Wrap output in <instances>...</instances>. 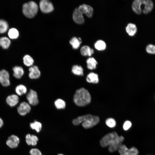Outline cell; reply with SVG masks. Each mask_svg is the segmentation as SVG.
<instances>
[{
    "label": "cell",
    "instance_id": "cell-15",
    "mask_svg": "<svg viewBox=\"0 0 155 155\" xmlns=\"http://www.w3.org/2000/svg\"><path fill=\"white\" fill-rule=\"evenodd\" d=\"M19 101L18 96L13 94L8 96L6 99L7 103L11 107H13L17 105Z\"/></svg>",
    "mask_w": 155,
    "mask_h": 155
},
{
    "label": "cell",
    "instance_id": "cell-19",
    "mask_svg": "<svg viewBox=\"0 0 155 155\" xmlns=\"http://www.w3.org/2000/svg\"><path fill=\"white\" fill-rule=\"evenodd\" d=\"M142 2V0H135L132 3V9L133 11L137 14H140L142 13L141 5Z\"/></svg>",
    "mask_w": 155,
    "mask_h": 155
},
{
    "label": "cell",
    "instance_id": "cell-34",
    "mask_svg": "<svg viewBox=\"0 0 155 155\" xmlns=\"http://www.w3.org/2000/svg\"><path fill=\"white\" fill-rule=\"evenodd\" d=\"M54 104L56 108L58 109H64L66 106L65 102L61 98L56 100L54 102Z\"/></svg>",
    "mask_w": 155,
    "mask_h": 155
},
{
    "label": "cell",
    "instance_id": "cell-36",
    "mask_svg": "<svg viewBox=\"0 0 155 155\" xmlns=\"http://www.w3.org/2000/svg\"><path fill=\"white\" fill-rule=\"evenodd\" d=\"M146 51L148 53L155 54V45L149 44L146 47Z\"/></svg>",
    "mask_w": 155,
    "mask_h": 155
},
{
    "label": "cell",
    "instance_id": "cell-29",
    "mask_svg": "<svg viewBox=\"0 0 155 155\" xmlns=\"http://www.w3.org/2000/svg\"><path fill=\"white\" fill-rule=\"evenodd\" d=\"M94 46L96 50L99 51H102L105 49L106 48V44L104 41L100 40L96 42L94 44Z\"/></svg>",
    "mask_w": 155,
    "mask_h": 155
},
{
    "label": "cell",
    "instance_id": "cell-38",
    "mask_svg": "<svg viewBox=\"0 0 155 155\" xmlns=\"http://www.w3.org/2000/svg\"><path fill=\"white\" fill-rule=\"evenodd\" d=\"M132 123L129 121H126L125 122L123 125V128L125 131L128 130L131 127Z\"/></svg>",
    "mask_w": 155,
    "mask_h": 155
},
{
    "label": "cell",
    "instance_id": "cell-37",
    "mask_svg": "<svg viewBox=\"0 0 155 155\" xmlns=\"http://www.w3.org/2000/svg\"><path fill=\"white\" fill-rule=\"evenodd\" d=\"M30 155H42L40 151L37 148H32L30 151Z\"/></svg>",
    "mask_w": 155,
    "mask_h": 155
},
{
    "label": "cell",
    "instance_id": "cell-26",
    "mask_svg": "<svg viewBox=\"0 0 155 155\" xmlns=\"http://www.w3.org/2000/svg\"><path fill=\"white\" fill-rule=\"evenodd\" d=\"M86 62L87 67L89 69L92 70L96 69L97 62L94 58L90 57L88 58Z\"/></svg>",
    "mask_w": 155,
    "mask_h": 155
},
{
    "label": "cell",
    "instance_id": "cell-12",
    "mask_svg": "<svg viewBox=\"0 0 155 155\" xmlns=\"http://www.w3.org/2000/svg\"><path fill=\"white\" fill-rule=\"evenodd\" d=\"M73 18L74 21L78 24H82L84 21L83 14L80 11L78 8H76L73 11Z\"/></svg>",
    "mask_w": 155,
    "mask_h": 155
},
{
    "label": "cell",
    "instance_id": "cell-10",
    "mask_svg": "<svg viewBox=\"0 0 155 155\" xmlns=\"http://www.w3.org/2000/svg\"><path fill=\"white\" fill-rule=\"evenodd\" d=\"M78 8L83 14H85L88 17L91 18L92 16L93 9L90 5L83 4L80 5Z\"/></svg>",
    "mask_w": 155,
    "mask_h": 155
},
{
    "label": "cell",
    "instance_id": "cell-20",
    "mask_svg": "<svg viewBox=\"0 0 155 155\" xmlns=\"http://www.w3.org/2000/svg\"><path fill=\"white\" fill-rule=\"evenodd\" d=\"M92 115L91 114L80 116L73 119L72 121L73 124L75 125H78L81 123H82L87 119L91 117Z\"/></svg>",
    "mask_w": 155,
    "mask_h": 155
},
{
    "label": "cell",
    "instance_id": "cell-16",
    "mask_svg": "<svg viewBox=\"0 0 155 155\" xmlns=\"http://www.w3.org/2000/svg\"><path fill=\"white\" fill-rule=\"evenodd\" d=\"M25 137L26 142L28 145L34 146L37 144L38 138L36 135L28 134Z\"/></svg>",
    "mask_w": 155,
    "mask_h": 155
},
{
    "label": "cell",
    "instance_id": "cell-24",
    "mask_svg": "<svg viewBox=\"0 0 155 155\" xmlns=\"http://www.w3.org/2000/svg\"><path fill=\"white\" fill-rule=\"evenodd\" d=\"M82 42V39L80 38H77L75 37H73L69 41V43L73 48L75 49L79 48Z\"/></svg>",
    "mask_w": 155,
    "mask_h": 155
},
{
    "label": "cell",
    "instance_id": "cell-14",
    "mask_svg": "<svg viewBox=\"0 0 155 155\" xmlns=\"http://www.w3.org/2000/svg\"><path fill=\"white\" fill-rule=\"evenodd\" d=\"M124 139L122 136H119V139L118 141L114 144L108 146V150L111 152H113L118 150L122 144V143Z\"/></svg>",
    "mask_w": 155,
    "mask_h": 155
},
{
    "label": "cell",
    "instance_id": "cell-28",
    "mask_svg": "<svg viewBox=\"0 0 155 155\" xmlns=\"http://www.w3.org/2000/svg\"><path fill=\"white\" fill-rule=\"evenodd\" d=\"M15 91L18 95L21 96L26 93L27 89L24 85L20 84L16 87Z\"/></svg>",
    "mask_w": 155,
    "mask_h": 155
},
{
    "label": "cell",
    "instance_id": "cell-40",
    "mask_svg": "<svg viewBox=\"0 0 155 155\" xmlns=\"http://www.w3.org/2000/svg\"><path fill=\"white\" fill-rule=\"evenodd\" d=\"M58 155H64L62 154H58Z\"/></svg>",
    "mask_w": 155,
    "mask_h": 155
},
{
    "label": "cell",
    "instance_id": "cell-32",
    "mask_svg": "<svg viewBox=\"0 0 155 155\" xmlns=\"http://www.w3.org/2000/svg\"><path fill=\"white\" fill-rule=\"evenodd\" d=\"M8 35L9 37L11 39H16L19 36V32L16 28H12L9 30Z\"/></svg>",
    "mask_w": 155,
    "mask_h": 155
},
{
    "label": "cell",
    "instance_id": "cell-39",
    "mask_svg": "<svg viewBox=\"0 0 155 155\" xmlns=\"http://www.w3.org/2000/svg\"><path fill=\"white\" fill-rule=\"evenodd\" d=\"M3 120L0 117V128L3 126Z\"/></svg>",
    "mask_w": 155,
    "mask_h": 155
},
{
    "label": "cell",
    "instance_id": "cell-25",
    "mask_svg": "<svg viewBox=\"0 0 155 155\" xmlns=\"http://www.w3.org/2000/svg\"><path fill=\"white\" fill-rule=\"evenodd\" d=\"M11 44L10 39L6 36L0 38V46L3 49H7L9 48Z\"/></svg>",
    "mask_w": 155,
    "mask_h": 155
},
{
    "label": "cell",
    "instance_id": "cell-8",
    "mask_svg": "<svg viewBox=\"0 0 155 155\" xmlns=\"http://www.w3.org/2000/svg\"><path fill=\"white\" fill-rule=\"evenodd\" d=\"M0 83L4 87L8 86L10 84L9 73L5 69L0 71Z\"/></svg>",
    "mask_w": 155,
    "mask_h": 155
},
{
    "label": "cell",
    "instance_id": "cell-4",
    "mask_svg": "<svg viewBox=\"0 0 155 155\" xmlns=\"http://www.w3.org/2000/svg\"><path fill=\"white\" fill-rule=\"evenodd\" d=\"M120 155H138L139 151L135 147L128 149L124 144H122L118 149Z\"/></svg>",
    "mask_w": 155,
    "mask_h": 155
},
{
    "label": "cell",
    "instance_id": "cell-30",
    "mask_svg": "<svg viewBox=\"0 0 155 155\" xmlns=\"http://www.w3.org/2000/svg\"><path fill=\"white\" fill-rule=\"evenodd\" d=\"M23 63L26 66L30 67L32 65L34 62L33 59L30 55H26L23 58Z\"/></svg>",
    "mask_w": 155,
    "mask_h": 155
},
{
    "label": "cell",
    "instance_id": "cell-5",
    "mask_svg": "<svg viewBox=\"0 0 155 155\" xmlns=\"http://www.w3.org/2000/svg\"><path fill=\"white\" fill-rule=\"evenodd\" d=\"M39 7L41 11L44 13H49L54 10L52 3L47 0H41L39 3Z\"/></svg>",
    "mask_w": 155,
    "mask_h": 155
},
{
    "label": "cell",
    "instance_id": "cell-7",
    "mask_svg": "<svg viewBox=\"0 0 155 155\" xmlns=\"http://www.w3.org/2000/svg\"><path fill=\"white\" fill-rule=\"evenodd\" d=\"M100 121L99 117L96 116H92L82 124V126L85 129H88L91 128L95 126Z\"/></svg>",
    "mask_w": 155,
    "mask_h": 155
},
{
    "label": "cell",
    "instance_id": "cell-13",
    "mask_svg": "<svg viewBox=\"0 0 155 155\" xmlns=\"http://www.w3.org/2000/svg\"><path fill=\"white\" fill-rule=\"evenodd\" d=\"M29 77L31 79H37L40 76V72L38 67L36 65L30 67L29 68Z\"/></svg>",
    "mask_w": 155,
    "mask_h": 155
},
{
    "label": "cell",
    "instance_id": "cell-33",
    "mask_svg": "<svg viewBox=\"0 0 155 155\" xmlns=\"http://www.w3.org/2000/svg\"><path fill=\"white\" fill-rule=\"evenodd\" d=\"M30 128L35 130L37 133L40 132L41 130L42 125L39 122L34 121L33 122L30 123Z\"/></svg>",
    "mask_w": 155,
    "mask_h": 155
},
{
    "label": "cell",
    "instance_id": "cell-18",
    "mask_svg": "<svg viewBox=\"0 0 155 155\" xmlns=\"http://www.w3.org/2000/svg\"><path fill=\"white\" fill-rule=\"evenodd\" d=\"M144 7L142 12L145 14H147L151 12L153 9L154 4L150 0H144Z\"/></svg>",
    "mask_w": 155,
    "mask_h": 155
},
{
    "label": "cell",
    "instance_id": "cell-35",
    "mask_svg": "<svg viewBox=\"0 0 155 155\" xmlns=\"http://www.w3.org/2000/svg\"><path fill=\"white\" fill-rule=\"evenodd\" d=\"M105 123L108 127L111 128L115 127L116 124L115 120L112 118L107 119L106 120Z\"/></svg>",
    "mask_w": 155,
    "mask_h": 155
},
{
    "label": "cell",
    "instance_id": "cell-6",
    "mask_svg": "<svg viewBox=\"0 0 155 155\" xmlns=\"http://www.w3.org/2000/svg\"><path fill=\"white\" fill-rule=\"evenodd\" d=\"M28 103L30 105L35 106L39 103L38 96L36 92L34 90L30 89L26 96Z\"/></svg>",
    "mask_w": 155,
    "mask_h": 155
},
{
    "label": "cell",
    "instance_id": "cell-3",
    "mask_svg": "<svg viewBox=\"0 0 155 155\" xmlns=\"http://www.w3.org/2000/svg\"><path fill=\"white\" fill-rule=\"evenodd\" d=\"M119 136L115 132L109 133L103 137L100 141V144L102 147L108 146L117 142Z\"/></svg>",
    "mask_w": 155,
    "mask_h": 155
},
{
    "label": "cell",
    "instance_id": "cell-31",
    "mask_svg": "<svg viewBox=\"0 0 155 155\" xmlns=\"http://www.w3.org/2000/svg\"><path fill=\"white\" fill-rule=\"evenodd\" d=\"M9 25L7 22L3 19H0V34L5 32L8 29Z\"/></svg>",
    "mask_w": 155,
    "mask_h": 155
},
{
    "label": "cell",
    "instance_id": "cell-2",
    "mask_svg": "<svg viewBox=\"0 0 155 155\" xmlns=\"http://www.w3.org/2000/svg\"><path fill=\"white\" fill-rule=\"evenodd\" d=\"M38 6L35 2L31 1L24 3L22 7V12L25 16L32 18L36 14Z\"/></svg>",
    "mask_w": 155,
    "mask_h": 155
},
{
    "label": "cell",
    "instance_id": "cell-1",
    "mask_svg": "<svg viewBox=\"0 0 155 155\" xmlns=\"http://www.w3.org/2000/svg\"><path fill=\"white\" fill-rule=\"evenodd\" d=\"M73 100L78 106H84L90 102L91 97L88 90L82 88L76 90L73 96Z\"/></svg>",
    "mask_w": 155,
    "mask_h": 155
},
{
    "label": "cell",
    "instance_id": "cell-27",
    "mask_svg": "<svg viewBox=\"0 0 155 155\" xmlns=\"http://www.w3.org/2000/svg\"><path fill=\"white\" fill-rule=\"evenodd\" d=\"M71 71L73 74L76 75L82 76L84 75L83 69L80 65H73L72 67Z\"/></svg>",
    "mask_w": 155,
    "mask_h": 155
},
{
    "label": "cell",
    "instance_id": "cell-22",
    "mask_svg": "<svg viewBox=\"0 0 155 155\" xmlns=\"http://www.w3.org/2000/svg\"><path fill=\"white\" fill-rule=\"evenodd\" d=\"M86 80L89 83H97L99 82L98 75L96 73L93 72L90 73L87 75Z\"/></svg>",
    "mask_w": 155,
    "mask_h": 155
},
{
    "label": "cell",
    "instance_id": "cell-11",
    "mask_svg": "<svg viewBox=\"0 0 155 155\" xmlns=\"http://www.w3.org/2000/svg\"><path fill=\"white\" fill-rule=\"evenodd\" d=\"M19 142V138L16 135H12L8 138L6 143L9 147L13 148L18 146Z\"/></svg>",
    "mask_w": 155,
    "mask_h": 155
},
{
    "label": "cell",
    "instance_id": "cell-23",
    "mask_svg": "<svg viewBox=\"0 0 155 155\" xmlns=\"http://www.w3.org/2000/svg\"><path fill=\"white\" fill-rule=\"evenodd\" d=\"M94 52V50L87 45L82 47L80 49V53L84 56H90Z\"/></svg>",
    "mask_w": 155,
    "mask_h": 155
},
{
    "label": "cell",
    "instance_id": "cell-17",
    "mask_svg": "<svg viewBox=\"0 0 155 155\" xmlns=\"http://www.w3.org/2000/svg\"><path fill=\"white\" fill-rule=\"evenodd\" d=\"M12 70L13 76L18 79L21 78L24 74V69L21 66H15L13 68Z\"/></svg>",
    "mask_w": 155,
    "mask_h": 155
},
{
    "label": "cell",
    "instance_id": "cell-9",
    "mask_svg": "<svg viewBox=\"0 0 155 155\" xmlns=\"http://www.w3.org/2000/svg\"><path fill=\"white\" fill-rule=\"evenodd\" d=\"M31 109L30 104L26 102H21L18 107L17 110L19 114L22 116H24L29 113Z\"/></svg>",
    "mask_w": 155,
    "mask_h": 155
},
{
    "label": "cell",
    "instance_id": "cell-21",
    "mask_svg": "<svg viewBox=\"0 0 155 155\" xmlns=\"http://www.w3.org/2000/svg\"><path fill=\"white\" fill-rule=\"evenodd\" d=\"M125 29L127 33L130 36L134 35L137 31L136 25L132 23H129L126 27Z\"/></svg>",
    "mask_w": 155,
    "mask_h": 155
}]
</instances>
